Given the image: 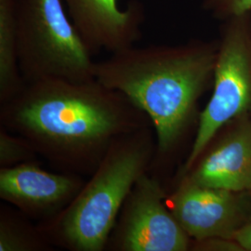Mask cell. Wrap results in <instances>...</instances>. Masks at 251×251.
I'll return each mask as SVG.
<instances>
[{
    "label": "cell",
    "instance_id": "cell-1",
    "mask_svg": "<svg viewBox=\"0 0 251 251\" xmlns=\"http://www.w3.org/2000/svg\"><path fill=\"white\" fill-rule=\"evenodd\" d=\"M0 126L25 137L56 170L90 177L116 140L152 122L123 93L96 79L48 78L25 84L0 104Z\"/></svg>",
    "mask_w": 251,
    "mask_h": 251
},
{
    "label": "cell",
    "instance_id": "cell-2",
    "mask_svg": "<svg viewBox=\"0 0 251 251\" xmlns=\"http://www.w3.org/2000/svg\"><path fill=\"white\" fill-rule=\"evenodd\" d=\"M218 41L129 47L95 63L94 76L120 91L147 114L156 134L155 171L179 146L198 100L214 79Z\"/></svg>",
    "mask_w": 251,
    "mask_h": 251
},
{
    "label": "cell",
    "instance_id": "cell-3",
    "mask_svg": "<svg viewBox=\"0 0 251 251\" xmlns=\"http://www.w3.org/2000/svg\"><path fill=\"white\" fill-rule=\"evenodd\" d=\"M156 152L152 126L119 137L77 196L58 215L37 223L55 249L103 251L126 198L151 169Z\"/></svg>",
    "mask_w": 251,
    "mask_h": 251
},
{
    "label": "cell",
    "instance_id": "cell-4",
    "mask_svg": "<svg viewBox=\"0 0 251 251\" xmlns=\"http://www.w3.org/2000/svg\"><path fill=\"white\" fill-rule=\"evenodd\" d=\"M63 0H17L19 67L25 84L56 78L95 79L94 65Z\"/></svg>",
    "mask_w": 251,
    "mask_h": 251
},
{
    "label": "cell",
    "instance_id": "cell-5",
    "mask_svg": "<svg viewBox=\"0 0 251 251\" xmlns=\"http://www.w3.org/2000/svg\"><path fill=\"white\" fill-rule=\"evenodd\" d=\"M251 109V10L222 21L213 93L198 117V129L183 175L219 130Z\"/></svg>",
    "mask_w": 251,
    "mask_h": 251
},
{
    "label": "cell",
    "instance_id": "cell-6",
    "mask_svg": "<svg viewBox=\"0 0 251 251\" xmlns=\"http://www.w3.org/2000/svg\"><path fill=\"white\" fill-rule=\"evenodd\" d=\"M166 198L158 176L144 173L126 198L105 251H189L192 240L172 214Z\"/></svg>",
    "mask_w": 251,
    "mask_h": 251
},
{
    "label": "cell",
    "instance_id": "cell-7",
    "mask_svg": "<svg viewBox=\"0 0 251 251\" xmlns=\"http://www.w3.org/2000/svg\"><path fill=\"white\" fill-rule=\"evenodd\" d=\"M242 193L202 186L181 178L167 204L191 239H233L251 223V201Z\"/></svg>",
    "mask_w": 251,
    "mask_h": 251
},
{
    "label": "cell",
    "instance_id": "cell-8",
    "mask_svg": "<svg viewBox=\"0 0 251 251\" xmlns=\"http://www.w3.org/2000/svg\"><path fill=\"white\" fill-rule=\"evenodd\" d=\"M86 180L70 172H51L38 162L0 168V198L37 223L50 220L77 196Z\"/></svg>",
    "mask_w": 251,
    "mask_h": 251
},
{
    "label": "cell",
    "instance_id": "cell-9",
    "mask_svg": "<svg viewBox=\"0 0 251 251\" xmlns=\"http://www.w3.org/2000/svg\"><path fill=\"white\" fill-rule=\"evenodd\" d=\"M67 12L90 53L105 50L112 53L132 47L142 38L145 9L130 0L119 9L117 0H63Z\"/></svg>",
    "mask_w": 251,
    "mask_h": 251
},
{
    "label": "cell",
    "instance_id": "cell-10",
    "mask_svg": "<svg viewBox=\"0 0 251 251\" xmlns=\"http://www.w3.org/2000/svg\"><path fill=\"white\" fill-rule=\"evenodd\" d=\"M181 178L206 187L251 191V120L242 117L229 134L208 144Z\"/></svg>",
    "mask_w": 251,
    "mask_h": 251
},
{
    "label": "cell",
    "instance_id": "cell-11",
    "mask_svg": "<svg viewBox=\"0 0 251 251\" xmlns=\"http://www.w3.org/2000/svg\"><path fill=\"white\" fill-rule=\"evenodd\" d=\"M16 4L17 0H0V104L13 99L25 86L17 55Z\"/></svg>",
    "mask_w": 251,
    "mask_h": 251
},
{
    "label": "cell",
    "instance_id": "cell-12",
    "mask_svg": "<svg viewBox=\"0 0 251 251\" xmlns=\"http://www.w3.org/2000/svg\"><path fill=\"white\" fill-rule=\"evenodd\" d=\"M6 204L0 206V251H51L55 250L39 231L37 225Z\"/></svg>",
    "mask_w": 251,
    "mask_h": 251
},
{
    "label": "cell",
    "instance_id": "cell-13",
    "mask_svg": "<svg viewBox=\"0 0 251 251\" xmlns=\"http://www.w3.org/2000/svg\"><path fill=\"white\" fill-rule=\"evenodd\" d=\"M33 145L21 135L0 126V168H10L28 162H38Z\"/></svg>",
    "mask_w": 251,
    "mask_h": 251
},
{
    "label": "cell",
    "instance_id": "cell-14",
    "mask_svg": "<svg viewBox=\"0 0 251 251\" xmlns=\"http://www.w3.org/2000/svg\"><path fill=\"white\" fill-rule=\"evenodd\" d=\"M202 8L222 22L251 11V0H202Z\"/></svg>",
    "mask_w": 251,
    "mask_h": 251
},
{
    "label": "cell",
    "instance_id": "cell-15",
    "mask_svg": "<svg viewBox=\"0 0 251 251\" xmlns=\"http://www.w3.org/2000/svg\"><path fill=\"white\" fill-rule=\"evenodd\" d=\"M191 251H244L240 244L235 239L222 237H211L201 240H192L190 245Z\"/></svg>",
    "mask_w": 251,
    "mask_h": 251
},
{
    "label": "cell",
    "instance_id": "cell-16",
    "mask_svg": "<svg viewBox=\"0 0 251 251\" xmlns=\"http://www.w3.org/2000/svg\"><path fill=\"white\" fill-rule=\"evenodd\" d=\"M233 239L240 244L244 251H251V223L235 233Z\"/></svg>",
    "mask_w": 251,
    "mask_h": 251
},
{
    "label": "cell",
    "instance_id": "cell-17",
    "mask_svg": "<svg viewBox=\"0 0 251 251\" xmlns=\"http://www.w3.org/2000/svg\"></svg>",
    "mask_w": 251,
    "mask_h": 251
}]
</instances>
